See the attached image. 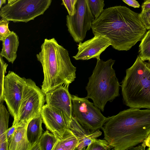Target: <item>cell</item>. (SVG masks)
Instances as JSON below:
<instances>
[{"instance_id":"6da1fadb","label":"cell","mask_w":150,"mask_h":150,"mask_svg":"<svg viewBox=\"0 0 150 150\" xmlns=\"http://www.w3.org/2000/svg\"><path fill=\"white\" fill-rule=\"evenodd\" d=\"M91 28L94 35L106 38L113 48L119 51L130 50L147 32L139 13L121 6L104 9L94 19Z\"/></svg>"},{"instance_id":"7a4b0ae2","label":"cell","mask_w":150,"mask_h":150,"mask_svg":"<svg viewBox=\"0 0 150 150\" xmlns=\"http://www.w3.org/2000/svg\"><path fill=\"white\" fill-rule=\"evenodd\" d=\"M102 129L113 150L130 149L150 133V109L130 108L120 111L110 117Z\"/></svg>"},{"instance_id":"3957f363","label":"cell","mask_w":150,"mask_h":150,"mask_svg":"<svg viewBox=\"0 0 150 150\" xmlns=\"http://www.w3.org/2000/svg\"><path fill=\"white\" fill-rule=\"evenodd\" d=\"M41 48L36 57L43 69L42 91L46 94L64 84L69 85L76 78V67L68 51L54 38L45 39Z\"/></svg>"},{"instance_id":"277c9868","label":"cell","mask_w":150,"mask_h":150,"mask_svg":"<svg viewBox=\"0 0 150 150\" xmlns=\"http://www.w3.org/2000/svg\"><path fill=\"white\" fill-rule=\"evenodd\" d=\"M121 86L123 102L130 108L150 109V64L138 55L126 70Z\"/></svg>"},{"instance_id":"5b68a950","label":"cell","mask_w":150,"mask_h":150,"mask_svg":"<svg viewBox=\"0 0 150 150\" xmlns=\"http://www.w3.org/2000/svg\"><path fill=\"white\" fill-rule=\"evenodd\" d=\"M97 59L86 87V98L92 100L94 105L103 111L107 103L119 96L120 85L112 68L115 60L110 59L104 61L100 58Z\"/></svg>"},{"instance_id":"8992f818","label":"cell","mask_w":150,"mask_h":150,"mask_svg":"<svg viewBox=\"0 0 150 150\" xmlns=\"http://www.w3.org/2000/svg\"><path fill=\"white\" fill-rule=\"evenodd\" d=\"M45 101V94L34 81L26 79L22 93L18 113L12 126H17L28 123L41 115Z\"/></svg>"},{"instance_id":"52a82bcc","label":"cell","mask_w":150,"mask_h":150,"mask_svg":"<svg viewBox=\"0 0 150 150\" xmlns=\"http://www.w3.org/2000/svg\"><path fill=\"white\" fill-rule=\"evenodd\" d=\"M52 0H17L1 8L2 18L14 22H27L43 14Z\"/></svg>"},{"instance_id":"ba28073f","label":"cell","mask_w":150,"mask_h":150,"mask_svg":"<svg viewBox=\"0 0 150 150\" xmlns=\"http://www.w3.org/2000/svg\"><path fill=\"white\" fill-rule=\"evenodd\" d=\"M72 116L84 129L94 132L100 129L110 118L106 117L100 110L85 98L71 95Z\"/></svg>"},{"instance_id":"9c48e42d","label":"cell","mask_w":150,"mask_h":150,"mask_svg":"<svg viewBox=\"0 0 150 150\" xmlns=\"http://www.w3.org/2000/svg\"><path fill=\"white\" fill-rule=\"evenodd\" d=\"M75 12L66 17L68 30L74 41L82 42L87 31L91 28L94 18L90 9L88 0H77L75 5Z\"/></svg>"},{"instance_id":"30bf717a","label":"cell","mask_w":150,"mask_h":150,"mask_svg":"<svg viewBox=\"0 0 150 150\" xmlns=\"http://www.w3.org/2000/svg\"><path fill=\"white\" fill-rule=\"evenodd\" d=\"M26 79L9 71L4 81L3 100L9 113L15 120L17 115Z\"/></svg>"},{"instance_id":"8fae6325","label":"cell","mask_w":150,"mask_h":150,"mask_svg":"<svg viewBox=\"0 0 150 150\" xmlns=\"http://www.w3.org/2000/svg\"><path fill=\"white\" fill-rule=\"evenodd\" d=\"M69 86L64 84L45 94L46 104L61 111L69 125L73 116L71 97L69 91Z\"/></svg>"},{"instance_id":"7c38bea8","label":"cell","mask_w":150,"mask_h":150,"mask_svg":"<svg viewBox=\"0 0 150 150\" xmlns=\"http://www.w3.org/2000/svg\"><path fill=\"white\" fill-rule=\"evenodd\" d=\"M41 116L47 129L57 139L62 137L69 128V124L62 112L46 104L43 107Z\"/></svg>"},{"instance_id":"4fadbf2b","label":"cell","mask_w":150,"mask_h":150,"mask_svg":"<svg viewBox=\"0 0 150 150\" xmlns=\"http://www.w3.org/2000/svg\"><path fill=\"white\" fill-rule=\"evenodd\" d=\"M111 45L106 38L99 35H94L91 39L78 45V52L73 57L76 60H87L92 58H100L101 54Z\"/></svg>"},{"instance_id":"5bb4252c","label":"cell","mask_w":150,"mask_h":150,"mask_svg":"<svg viewBox=\"0 0 150 150\" xmlns=\"http://www.w3.org/2000/svg\"><path fill=\"white\" fill-rule=\"evenodd\" d=\"M68 127L78 139L79 144L76 150H85V147L91 143L94 138L99 137L102 134L99 129L91 132L84 129L73 116Z\"/></svg>"},{"instance_id":"9a60e30c","label":"cell","mask_w":150,"mask_h":150,"mask_svg":"<svg viewBox=\"0 0 150 150\" xmlns=\"http://www.w3.org/2000/svg\"><path fill=\"white\" fill-rule=\"evenodd\" d=\"M2 47L0 56L5 57L8 61L13 64L17 57V52L19 45V38L13 31L2 41Z\"/></svg>"},{"instance_id":"2e32d148","label":"cell","mask_w":150,"mask_h":150,"mask_svg":"<svg viewBox=\"0 0 150 150\" xmlns=\"http://www.w3.org/2000/svg\"><path fill=\"white\" fill-rule=\"evenodd\" d=\"M28 123L17 127L9 145L8 150H28L29 145L27 136Z\"/></svg>"},{"instance_id":"e0dca14e","label":"cell","mask_w":150,"mask_h":150,"mask_svg":"<svg viewBox=\"0 0 150 150\" xmlns=\"http://www.w3.org/2000/svg\"><path fill=\"white\" fill-rule=\"evenodd\" d=\"M42 119L41 115L33 119L28 123L27 129V136L29 143L28 150H32L37 145L43 134Z\"/></svg>"},{"instance_id":"ac0fdd59","label":"cell","mask_w":150,"mask_h":150,"mask_svg":"<svg viewBox=\"0 0 150 150\" xmlns=\"http://www.w3.org/2000/svg\"><path fill=\"white\" fill-rule=\"evenodd\" d=\"M78 144L77 138L69 128L62 137L57 139L52 150H76Z\"/></svg>"},{"instance_id":"d6986e66","label":"cell","mask_w":150,"mask_h":150,"mask_svg":"<svg viewBox=\"0 0 150 150\" xmlns=\"http://www.w3.org/2000/svg\"><path fill=\"white\" fill-rule=\"evenodd\" d=\"M9 113L2 102L0 104V143L7 140Z\"/></svg>"},{"instance_id":"ffe728a7","label":"cell","mask_w":150,"mask_h":150,"mask_svg":"<svg viewBox=\"0 0 150 150\" xmlns=\"http://www.w3.org/2000/svg\"><path fill=\"white\" fill-rule=\"evenodd\" d=\"M57 140L55 135L47 129L42 134L38 143L40 150H52Z\"/></svg>"},{"instance_id":"44dd1931","label":"cell","mask_w":150,"mask_h":150,"mask_svg":"<svg viewBox=\"0 0 150 150\" xmlns=\"http://www.w3.org/2000/svg\"><path fill=\"white\" fill-rule=\"evenodd\" d=\"M139 52V56L142 60L150 61V29L141 40Z\"/></svg>"},{"instance_id":"7402d4cb","label":"cell","mask_w":150,"mask_h":150,"mask_svg":"<svg viewBox=\"0 0 150 150\" xmlns=\"http://www.w3.org/2000/svg\"><path fill=\"white\" fill-rule=\"evenodd\" d=\"M112 148V146L106 140L95 138L85 150H110Z\"/></svg>"},{"instance_id":"603a6c76","label":"cell","mask_w":150,"mask_h":150,"mask_svg":"<svg viewBox=\"0 0 150 150\" xmlns=\"http://www.w3.org/2000/svg\"><path fill=\"white\" fill-rule=\"evenodd\" d=\"M91 11L95 18L98 16L104 10V0H88Z\"/></svg>"},{"instance_id":"cb8c5ba5","label":"cell","mask_w":150,"mask_h":150,"mask_svg":"<svg viewBox=\"0 0 150 150\" xmlns=\"http://www.w3.org/2000/svg\"><path fill=\"white\" fill-rule=\"evenodd\" d=\"M0 103L4 101L3 89L4 85V81L6 73V70L8 64L4 60L3 57L0 56Z\"/></svg>"},{"instance_id":"d4e9b609","label":"cell","mask_w":150,"mask_h":150,"mask_svg":"<svg viewBox=\"0 0 150 150\" xmlns=\"http://www.w3.org/2000/svg\"><path fill=\"white\" fill-rule=\"evenodd\" d=\"M9 21L2 18L0 21V40L2 41L11 33L8 28Z\"/></svg>"},{"instance_id":"484cf974","label":"cell","mask_w":150,"mask_h":150,"mask_svg":"<svg viewBox=\"0 0 150 150\" xmlns=\"http://www.w3.org/2000/svg\"><path fill=\"white\" fill-rule=\"evenodd\" d=\"M140 20L146 29H150V10L139 13Z\"/></svg>"},{"instance_id":"4316f807","label":"cell","mask_w":150,"mask_h":150,"mask_svg":"<svg viewBox=\"0 0 150 150\" xmlns=\"http://www.w3.org/2000/svg\"><path fill=\"white\" fill-rule=\"evenodd\" d=\"M62 4L66 8L69 15L73 16L75 12L72 4L71 0H62Z\"/></svg>"},{"instance_id":"83f0119b","label":"cell","mask_w":150,"mask_h":150,"mask_svg":"<svg viewBox=\"0 0 150 150\" xmlns=\"http://www.w3.org/2000/svg\"><path fill=\"white\" fill-rule=\"evenodd\" d=\"M17 126H12L9 128L8 129L6 133V139L8 146L11 141Z\"/></svg>"},{"instance_id":"f1b7e54d","label":"cell","mask_w":150,"mask_h":150,"mask_svg":"<svg viewBox=\"0 0 150 150\" xmlns=\"http://www.w3.org/2000/svg\"><path fill=\"white\" fill-rule=\"evenodd\" d=\"M122 1L129 6L134 8H139L140 6L136 0H122Z\"/></svg>"},{"instance_id":"f546056e","label":"cell","mask_w":150,"mask_h":150,"mask_svg":"<svg viewBox=\"0 0 150 150\" xmlns=\"http://www.w3.org/2000/svg\"><path fill=\"white\" fill-rule=\"evenodd\" d=\"M142 11H146L150 10V0H144L141 6Z\"/></svg>"},{"instance_id":"4dcf8cb0","label":"cell","mask_w":150,"mask_h":150,"mask_svg":"<svg viewBox=\"0 0 150 150\" xmlns=\"http://www.w3.org/2000/svg\"><path fill=\"white\" fill-rule=\"evenodd\" d=\"M0 150H8V146L7 140L0 143Z\"/></svg>"},{"instance_id":"1f68e13d","label":"cell","mask_w":150,"mask_h":150,"mask_svg":"<svg viewBox=\"0 0 150 150\" xmlns=\"http://www.w3.org/2000/svg\"><path fill=\"white\" fill-rule=\"evenodd\" d=\"M142 144L145 147L147 146L150 148V136H148L146 139L142 143Z\"/></svg>"},{"instance_id":"d6a6232c","label":"cell","mask_w":150,"mask_h":150,"mask_svg":"<svg viewBox=\"0 0 150 150\" xmlns=\"http://www.w3.org/2000/svg\"><path fill=\"white\" fill-rule=\"evenodd\" d=\"M145 147L142 144L141 146H137L134 148H132L130 149H134V150H144L145 149Z\"/></svg>"},{"instance_id":"836d02e7","label":"cell","mask_w":150,"mask_h":150,"mask_svg":"<svg viewBox=\"0 0 150 150\" xmlns=\"http://www.w3.org/2000/svg\"><path fill=\"white\" fill-rule=\"evenodd\" d=\"M77 1V0H71L72 5L74 9L75 10V5Z\"/></svg>"},{"instance_id":"e575fe53","label":"cell","mask_w":150,"mask_h":150,"mask_svg":"<svg viewBox=\"0 0 150 150\" xmlns=\"http://www.w3.org/2000/svg\"><path fill=\"white\" fill-rule=\"evenodd\" d=\"M6 0H0V8H1L2 6L6 3Z\"/></svg>"},{"instance_id":"d590c367","label":"cell","mask_w":150,"mask_h":150,"mask_svg":"<svg viewBox=\"0 0 150 150\" xmlns=\"http://www.w3.org/2000/svg\"><path fill=\"white\" fill-rule=\"evenodd\" d=\"M8 0V4L11 3L17 0Z\"/></svg>"},{"instance_id":"8d00e7d4","label":"cell","mask_w":150,"mask_h":150,"mask_svg":"<svg viewBox=\"0 0 150 150\" xmlns=\"http://www.w3.org/2000/svg\"><path fill=\"white\" fill-rule=\"evenodd\" d=\"M148 150H150V148H149L148 149Z\"/></svg>"},{"instance_id":"74e56055","label":"cell","mask_w":150,"mask_h":150,"mask_svg":"<svg viewBox=\"0 0 150 150\" xmlns=\"http://www.w3.org/2000/svg\"><path fill=\"white\" fill-rule=\"evenodd\" d=\"M149 136H150V133L149 134Z\"/></svg>"},{"instance_id":"f35d334b","label":"cell","mask_w":150,"mask_h":150,"mask_svg":"<svg viewBox=\"0 0 150 150\" xmlns=\"http://www.w3.org/2000/svg\"><path fill=\"white\" fill-rule=\"evenodd\" d=\"M149 63L150 64V61H149Z\"/></svg>"}]
</instances>
